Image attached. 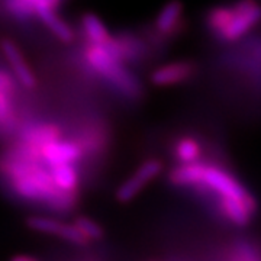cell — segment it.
Wrapping results in <instances>:
<instances>
[{"label":"cell","mask_w":261,"mask_h":261,"mask_svg":"<svg viewBox=\"0 0 261 261\" xmlns=\"http://www.w3.org/2000/svg\"><path fill=\"white\" fill-rule=\"evenodd\" d=\"M163 171V161L160 159L145 160L116 190V199L121 203H128L135 199L152 180L159 177Z\"/></svg>","instance_id":"52a82bcc"},{"label":"cell","mask_w":261,"mask_h":261,"mask_svg":"<svg viewBox=\"0 0 261 261\" xmlns=\"http://www.w3.org/2000/svg\"><path fill=\"white\" fill-rule=\"evenodd\" d=\"M197 73V67L193 61L178 60L155 67L151 74L149 82L155 87H171L190 82Z\"/></svg>","instance_id":"ba28073f"},{"label":"cell","mask_w":261,"mask_h":261,"mask_svg":"<svg viewBox=\"0 0 261 261\" xmlns=\"http://www.w3.org/2000/svg\"><path fill=\"white\" fill-rule=\"evenodd\" d=\"M216 205L221 215L237 226H245L250 224L252 215L257 211L237 199H219Z\"/></svg>","instance_id":"5bb4252c"},{"label":"cell","mask_w":261,"mask_h":261,"mask_svg":"<svg viewBox=\"0 0 261 261\" xmlns=\"http://www.w3.org/2000/svg\"><path fill=\"white\" fill-rule=\"evenodd\" d=\"M39 151L41 161H44V164H47L48 167L61 163H75L83 155L82 147L73 141L54 140L42 145Z\"/></svg>","instance_id":"30bf717a"},{"label":"cell","mask_w":261,"mask_h":261,"mask_svg":"<svg viewBox=\"0 0 261 261\" xmlns=\"http://www.w3.org/2000/svg\"><path fill=\"white\" fill-rule=\"evenodd\" d=\"M60 0H6L9 12L19 19H28L44 8L56 9Z\"/></svg>","instance_id":"2e32d148"},{"label":"cell","mask_w":261,"mask_h":261,"mask_svg":"<svg viewBox=\"0 0 261 261\" xmlns=\"http://www.w3.org/2000/svg\"><path fill=\"white\" fill-rule=\"evenodd\" d=\"M37 16L47 25V28L60 41L70 42V41L74 39V31L71 29V27L65 22L64 19H61L57 15L56 9H53V8H44V9L38 10Z\"/></svg>","instance_id":"9a60e30c"},{"label":"cell","mask_w":261,"mask_h":261,"mask_svg":"<svg viewBox=\"0 0 261 261\" xmlns=\"http://www.w3.org/2000/svg\"><path fill=\"white\" fill-rule=\"evenodd\" d=\"M61 129L60 126L53 123H35L22 130L20 134V142L27 144L29 147H34L35 149H41L42 145L54 140H60ZM41 154V151H39Z\"/></svg>","instance_id":"4fadbf2b"},{"label":"cell","mask_w":261,"mask_h":261,"mask_svg":"<svg viewBox=\"0 0 261 261\" xmlns=\"http://www.w3.org/2000/svg\"><path fill=\"white\" fill-rule=\"evenodd\" d=\"M10 92L12 90H0V129H9L15 119Z\"/></svg>","instance_id":"d6986e66"},{"label":"cell","mask_w":261,"mask_h":261,"mask_svg":"<svg viewBox=\"0 0 261 261\" xmlns=\"http://www.w3.org/2000/svg\"><path fill=\"white\" fill-rule=\"evenodd\" d=\"M209 35L222 45H232L250 35L261 23V5L257 0H235L215 5L203 19Z\"/></svg>","instance_id":"7a4b0ae2"},{"label":"cell","mask_w":261,"mask_h":261,"mask_svg":"<svg viewBox=\"0 0 261 261\" xmlns=\"http://www.w3.org/2000/svg\"><path fill=\"white\" fill-rule=\"evenodd\" d=\"M173 159L177 164H187V163H195L203 160L205 147L203 142L195 135H181L177 140H174L171 147Z\"/></svg>","instance_id":"7c38bea8"},{"label":"cell","mask_w":261,"mask_h":261,"mask_svg":"<svg viewBox=\"0 0 261 261\" xmlns=\"http://www.w3.org/2000/svg\"><path fill=\"white\" fill-rule=\"evenodd\" d=\"M13 89V82L9 75L3 71H0V90H12Z\"/></svg>","instance_id":"44dd1931"},{"label":"cell","mask_w":261,"mask_h":261,"mask_svg":"<svg viewBox=\"0 0 261 261\" xmlns=\"http://www.w3.org/2000/svg\"><path fill=\"white\" fill-rule=\"evenodd\" d=\"M51 176L58 189L64 192H77L79 187V173L74 167V163H61L49 166Z\"/></svg>","instance_id":"ac0fdd59"},{"label":"cell","mask_w":261,"mask_h":261,"mask_svg":"<svg viewBox=\"0 0 261 261\" xmlns=\"http://www.w3.org/2000/svg\"><path fill=\"white\" fill-rule=\"evenodd\" d=\"M193 189L196 192H200L202 195H212L216 197V202L219 199H237L257 209V202L254 196L228 168L221 166V163L203 160L200 177Z\"/></svg>","instance_id":"277c9868"},{"label":"cell","mask_w":261,"mask_h":261,"mask_svg":"<svg viewBox=\"0 0 261 261\" xmlns=\"http://www.w3.org/2000/svg\"><path fill=\"white\" fill-rule=\"evenodd\" d=\"M84 58L94 73L105 79L125 99L138 100L142 96L144 89L138 77L108 45L89 44L84 49Z\"/></svg>","instance_id":"3957f363"},{"label":"cell","mask_w":261,"mask_h":261,"mask_svg":"<svg viewBox=\"0 0 261 261\" xmlns=\"http://www.w3.org/2000/svg\"><path fill=\"white\" fill-rule=\"evenodd\" d=\"M112 49L116 56L126 64H141L147 60L149 49H155V47L149 42L147 37L142 38L132 32H122L109 39L105 44Z\"/></svg>","instance_id":"8992f818"},{"label":"cell","mask_w":261,"mask_h":261,"mask_svg":"<svg viewBox=\"0 0 261 261\" xmlns=\"http://www.w3.org/2000/svg\"><path fill=\"white\" fill-rule=\"evenodd\" d=\"M10 261H39L35 257H31V255H25V254H19V255H15L12 257Z\"/></svg>","instance_id":"7402d4cb"},{"label":"cell","mask_w":261,"mask_h":261,"mask_svg":"<svg viewBox=\"0 0 261 261\" xmlns=\"http://www.w3.org/2000/svg\"><path fill=\"white\" fill-rule=\"evenodd\" d=\"M82 28L89 44L105 45L112 38L106 25L102 22V19L97 18L93 13H86L82 18Z\"/></svg>","instance_id":"e0dca14e"},{"label":"cell","mask_w":261,"mask_h":261,"mask_svg":"<svg viewBox=\"0 0 261 261\" xmlns=\"http://www.w3.org/2000/svg\"><path fill=\"white\" fill-rule=\"evenodd\" d=\"M0 171L9 178L13 192L22 199L45 203L58 212L70 211L77 202V192L58 189L49 168L47 170L39 160L29 159L16 149L2 161Z\"/></svg>","instance_id":"6da1fadb"},{"label":"cell","mask_w":261,"mask_h":261,"mask_svg":"<svg viewBox=\"0 0 261 261\" xmlns=\"http://www.w3.org/2000/svg\"><path fill=\"white\" fill-rule=\"evenodd\" d=\"M74 225L80 229V232L83 233L84 237L89 241H97L103 238V229L97 222H94L93 219L87 218V216H80L74 221Z\"/></svg>","instance_id":"ffe728a7"},{"label":"cell","mask_w":261,"mask_h":261,"mask_svg":"<svg viewBox=\"0 0 261 261\" xmlns=\"http://www.w3.org/2000/svg\"><path fill=\"white\" fill-rule=\"evenodd\" d=\"M27 225L32 231L58 237V238L75 244V245H87L89 244V240L80 232V229L74 224H64V222H60L57 219L47 218V216H31L27 221Z\"/></svg>","instance_id":"9c48e42d"},{"label":"cell","mask_w":261,"mask_h":261,"mask_svg":"<svg viewBox=\"0 0 261 261\" xmlns=\"http://www.w3.org/2000/svg\"><path fill=\"white\" fill-rule=\"evenodd\" d=\"M2 49H3V54L6 57V60H8V63H9L10 68H12L13 74L16 77V80L23 87L34 89L35 84H37L35 75L31 71L29 65L27 64L25 58L20 54V51L16 47V44H13L12 41H3Z\"/></svg>","instance_id":"8fae6325"},{"label":"cell","mask_w":261,"mask_h":261,"mask_svg":"<svg viewBox=\"0 0 261 261\" xmlns=\"http://www.w3.org/2000/svg\"><path fill=\"white\" fill-rule=\"evenodd\" d=\"M186 31V12L181 0H168L157 12L151 29L145 37L155 48H163L167 42L183 35Z\"/></svg>","instance_id":"5b68a950"}]
</instances>
